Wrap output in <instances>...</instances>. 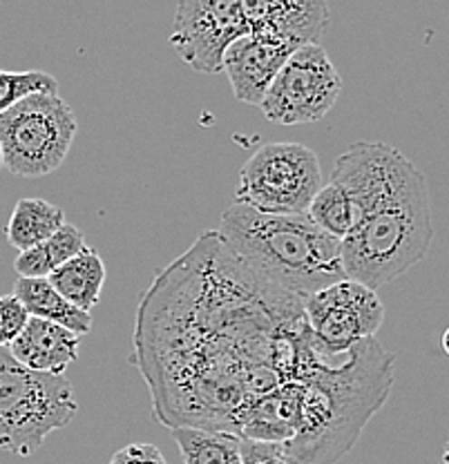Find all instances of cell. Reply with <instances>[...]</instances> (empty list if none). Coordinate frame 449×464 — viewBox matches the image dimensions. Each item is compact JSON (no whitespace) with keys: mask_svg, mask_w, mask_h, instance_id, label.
I'll use <instances>...</instances> for the list:
<instances>
[{"mask_svg":"<svg viewBox=\"0 0 449 464\" xmlns=\"http://www.w3.org/2000/svg\"><path fill=\"white\" fill-rule=\"evenodd\" d=\"M79 132L74 110L59 94H34L0 114V159L16 177L59 170Z\"/></svg>","mask_w":449,"mask_h":464,"instance_id":"5b68a950","label":"cell"},{"mask_svg":"<svg viewBox=\"0 0 449 464\" xmlns=\"http://www.w3.org/2000/svg\"><path fill=\"white\" fill-rule=\"evenodd\" d=\"M83 248V232L72 224H63L50 239L18 253V257L14 259V270L21 279H47L56 268L76 257Z\"/></svg>","mask_w":449,"mask_h":464,"instance_id":"2e32d148","label":"cell"},{"mask_svg":"<svg viewBox=\"0 0 449 464\" xmlns=\"http://www.w3.org/2000/svg\"><path fill=\"white\" fill-rule=\"evenodd\" d=\"M30 322L25 306L14 295H0V348H7Z\"/></svg>","mask_w":449,"mask_h":464,"instance_id":"ffe728a7","label":"cell"},{"mask_svg":"<svg viewBox=\"0 0 449 464\" xmlns=\"http://www.w3.org/2000/svg\"><path fill=\"white\" fill-rule=\"evenodd\" d=\"M434 239L427 179L416 166L358 212L340 241L345 277L378 290L425 259Z\"/></svg>","mask_w":449,"mask_h":464,"instance_id":"3957f363","label":"cell"},{"mask_svg":"<svg viewBox=\"0 0 449 464\" xmlns=\"http://www.w3.org/2000/svg\"><path fill=\"white\" fill-rule=\"evenodd\" d=\"M299 422L282 451L291 464H336L354 449L371 415L389 398L394 355L376 337L325 362L302 382Z\"/></svg>","mask_w":449,"mask_h":464,"instance_id":"6da1fadb","label":"cell"},{"mask_svg":"<svg viewBox=\"0 0 449 464\" xmlns=\"http://www.w3.org/2000/svg\"><path fill=\"white\" fill-rule=\"evenodd\" d=\"M241 464H291L282 451V444L241 440Z\"/></svg>","mask_w":449,"mask_h":464,"instance_id":"44dd1931","label":"cell"},{"mask_svg":"<svg viewBox=\"0 0 449 464\" xmlns=\"http://www.w3.org/2000/svg\"><path fill=\"white\" fill-rule=\"evenodd\" d=\"M246 270L282 293L307 297L342 282L340 241L302 215H270L233 203L215 232Z\"/></svg>","mask_w":449,"mask_h":464,"instance_id":"7a4b0ae2","label":"cell"},{"mask_svg":"<svg viewBox=\"0 0 449 464\" xmlns=\"http://www.w3.org/2000/svg\"><path fill=\"white\" fill-rule=\"evenodd\" d=\"M81 337L56 324L30 317L21 335L7 346L9 355L27 371L63 375L79 357Z\"/></svg>","mask_w":449,"mask_h":464,"instance_id":"7c38bea8","label":"cell"},{"mask_svg":"<svg viewBox=\"0 0 449 464\" xmlns=\"http://www.w3.org/2000/svg\"><path fill=\"white\" fill-rule=\"evenodd\" d=\"M63 224H67L63 208L41 199V197H25L14 206L7 226H5V237L18 253H23V250H30L50 239Z\"/></svg>","mask_w":449,"mask_h":464,"instance_id":"9a60e30c","label":"cell"},{"mask_svg":"<svg viewBox=\"0 0 449 464\" xmlns=\"http://www.w3.org/2000/svg\"><path fill=\"white\" fill-rule=\"evenodd\" d=\"M246 34L239 0H186L175 9L171 45L195 72L217 74L226 50Z\"/></svg>","mask_w":449,"mask_h":464,"instance_id":"9c48e42d","label":"cell"},{"mask_svg":"<svg viewBox=\"0 0 449 464\" xmlns=\"http://www.w3.org/2000/svg\"><path fill=\"white\" fill-rule=\"evenodd\" d=\"M0 170H3V159H0Z\"/></svg>","mask_w":449,"mask_h":464,"instance_id":"603a6c76","label":"cell"},{"mask_svg":"<svg viewBox=\"0 0 449 464\" xmlns=\"http://www.w3.org/2000/svg\"><path fill=\"white\" fill-rule=\"evenodd\" d=\"M105 275L108 273H105V264L101 255L94 248L85 246L76 257H72L61 268H56L47 277V282L72 306L83 313H92V308L99 304Z\"/></svg>","mask_w":449,"mask_h":464,"instance_id":"4fadbf2b","label":"cell"},{"mask_svg":"<svg viewBox=\"0 0 449 464\" xmlns=\"http://www.w3.org/2000/svg\"><path fill=\"white\" fill-rule=\"evenodd\" d=\"M342 92V79L320 43L288 56L264 94L262 112L270 123L307 125L325 119Z\"/></svg>","mask_w":449,"mask_h":464,"instance_id":"ba28073f","label":"cell"},{"mask_svg":"<svg viewBox=\"0 0 449 464\" xmlns=\"http://www.w3.org/2000/svg\"><path fill=\"white\" fill-rule=\"evenodd\" d=\"M293 52L296 50L291 47L279 45V43L262 36H253V34L238 38L226 50L224 61H221V72H226L229 76L235 99L259 108L268 85L273 83L278 72L282 70Z\"/></svg>","mask_w":449,"mask_h":464,"instance_id":"8fae6325","label":"cell"},{"mask_svg":"<svg viewBox=\"0 0 449 464\" xmlns=\"http://www.w3.org/2000/svg\"><path fill=\"white\" fill-rule=\"evenodd\" d=\"M110 464H168L163 453L159 451L154 444L146 442H134L128 444V447L119 449L112 458H110Z\"/></svg>","mask_w":449,"mask_h":464,"instance_id":"7402d4cb","label":"cell"},{"mask_svg":"<svg viewBox=\"0 0 449 464\" xmlns=\"http://www.w3.org/2000/svg\"><path fill=\"white\" fill-rule=\"evenodd\" d=\"M311 348L322 357H342L362 340L376 337L383 326L385 306L378 293L342 279L302 299Z\"/></svg>","mask_w":449,"mask_h":464,"instance_id":"52a82bcc","label":"cell"},{"mask_svg":"<svg viewBox=\"0 0 449 464\" xmlns=\"http://www.w3.org/2000/svg\"><path fill=\"white\" fill-rule=\"evenodd\" d=\"M34 94H59V81L41 70H0V114Z\"/></svg>","mask_w":449,"mask_h":464,"instance_id":"d6986e66","label":"cell"},{"mask_svg":"<svg viewBox=\"0 0 449 464\" xmlns=\"http://www.w3.org/2000/svg\"><path fill=\"white\" fill-rule=\"evenodd\" d=\"M14 297L25 306L27 315L67 328L74 335L92 331V313H83L61 297L47 279H21L14 284Z\"/></svg>","mask_w":449,"mask_h":464,"instance_id":"5bb4252c","label":"cell"},{"mask_svg":"<svg viewBox=\"0 0 449 464\" xmlns=\"http://www.w3.org/2000/svg\"><path fill=\"white\" fill-rule=\"evenodd\" d=\"M320 159L302 143H267L244 163L235 201L270 215H302L322 188Z\"/></svg>","mask_w":449,"mask_h":464,"instance_id":"8992f818","label":"cell"},{"mask_svg":"<svg viewBox=\"0 0 449 464\" xmlns=\"http://www.w3.org/2000/svg\"><path fill=\"white\" fill-rule=\"evenodd\" d=\"M79 402L65 375H45L18 364L0 348V449L32 456L50 433L76 418Z\"/></svg>","mask_w":449,"mask_h":464,"instance_id":"277c9868","label":"cell"},{"mask_svg":"<svg viewBox=\"0 0 449 464\" xmlns=\"http://www.w3.org/2000/svg\"><path fill=\"white\" fill-rule=\"evenodd\" d=\"M249 34L299 50L313 45L329 27V7L325 3L299 0H249L241 3Z\"/></svg>","mask_w":449,"mask_h":464,"instance_id":"30bf717a","label":"cell"},{"mask_svg":"<svg viewBox=\"0 0 449 464\" xmlns=\"http://www.w3.org/2000/svg\"><path fill=\"white\" fill-rule=\"evenodd\" d=\"M172 440L180 447L183 464H241V438L235 433L175 427Z\"/></svg>","mask_w":449,"mask_h":464,"instance_id":"e0dca14e","label":"cell"},{"mask_svg":"<svg viewBox=\"0 0 449 464\" xmlns=\"http://www.w3.org/2000/svg\"><path fill=\"white\" fill-rule=\"evenodd\" d=\"M307 215L317 228L337 241L345 239L356 226L354 208L333 183H322V188L308 206Z\"/></svg>","mask_w":449,"mask_h":464,"instance_id":"ac0fdd59","label":"cell"}]
</instances>
